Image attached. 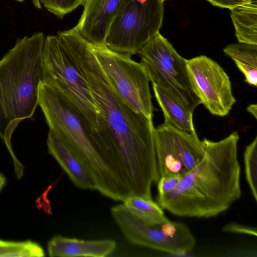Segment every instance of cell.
I'll return each mask as SVG.
<instances>
[{
	"label": "cell",
	"instance_id": "1",
	"mask_svg": "<svg viewBox=\"0 0 257 257\" xmlns=\"http://www.w3.org/2000/svg\"><path fill=\"white\" fill-rule=\"evenodd\" d=\"M97 112L93 136L99 154L130 194L152 198L159 173L153 119L136 112L117 96L85 41L72 46Z\"/></svg>",
	"mask_w": 257,
	"mask_h": 257
},
{
	"label": "cell",
	"instance_id": "2",
	"mask_svg": "<svg viewBox=\"0 0 257 257\" xmlns=\"http://www.w3.org/2000/svg\"><path fill=\"white\" fill-rule=\"evenodd\" d=\"M236 131L212 141L204 138L200 162L170 193L157 197L164 209L179 216L210 218L227 210L241 195Z\"/></svg>",
	"mask_w": 257,
	"mask_h": 257
},
{
	"label": "cell",
	"instance_id": "3",
	"mask_svg": "<svg viewBox=\"0 0 257 257\" xmlns=\"http://www.w3.org/2000/svg\"><path fill=\"white\" fill-rule=\"evenodd\" d=\"M45 38L38 32L18 39L0 59V137L17 171L24 167L13 152L12 137L21 121L33 116L38 105Z\"/></svg>",
	"mask_w": 257,
	"mask_h": 257
},
{
	"label": "cell",
	"instance_id": "4",
	"mask_svg": "<svg viewBox=\"0 0 257 257\" xmlns=\"http://www.w3.org/2000/svg\"><path fill=\"white\" fill-rule=\"evenodd\" d=\"M50 130L78 160L94 183L96 190L112 200L124 188L99 154L91 126L75 107L55 88L41 82L39 102Z\"/></svg>",
	"mask_w": 257,
	"mask_h": 257
},
{
	"label": "cell",
	"instance_id": "5",
	"mask_svg": "<svg viewBox=\"0 0 257 257\" xmlns=\"http://www.w3.org/2000/svg\"><path fill=\"white\" fill-rule=\"evenodd\" d=\"M41 78V82L55 88L69 100L95 131L97 117L96 106L65 31L46 37Z\"/></svg>",
	"mask_w": 257,
	"mask_h": 257
},
{
	"label": "cell",
	"instance_id": "6",
	"mask_svg": "<svg viewBox=\"0 0 257 257\" xmlns=\"http://www.w3.org/2000/svg\"><path fill=\"white\" fill-rule=\"evenodd\" d=\"M138 54L152 84L166 89L193 112L201 104L189 79L186 59L160 32L152 37Z\"/></svg>",
	"mask_w": 257,
	"mask_h": 257
},
{
	"label": "cell",
	"instance_id": "7",
	"mask_svg": "<svg viewBox=\"0 0 257 257\" xmlns=\"http://www.w3.org/2000/svg\"><path fill=\"white\" fill-rule=\"evenodd\" d=\"M92 48L120 99L134 111L153 119L150 80L141 64L133 60L131 55L117 52L106 45L92 46Z\"/></svg>",
	"mask_w": 257,
	"mask_h": 257
},
{
	"label": "cell",
	"instance_id": "8",
	"mask_svg": "<svg viewBox=\"0 0 257 257\" xmlns=\"http://www.w3.org/2000/svg\"><path fill=\"white\" fill-rule=\"evenodd\" d=\"M164 14L160 0H130L112 22L105 45L120 53L137 54L159 32Z\"/></svg>",
	"mask_w": 257,
	"mask_h": 257
},
{
	"label": "cell",
	"instance_id": "9",
	"mask_svg": "<svg viewBox=\"0 0 257 257\" xmlns=\"http://www.w3.org/2000/svg\"><path fill=\"white\" fill-rule=\"evenodd\" d=\"M111 214L131 243L167 253L191 251L195 238L185 223L169 220L155 224L145 223L123 204L113 206Z\"/></svg>",
	"mask_w": 257,
	"mask_h": 257
},
{
	"label": "cell",
	"instance_id": "10",
	"mask_svg": "<svg viewBox=\"0 0 257 257\" xmlns=\"http://www.w3.org/2000/svg\"><path fill=\"white\" fill-rule=\"evenodd\" d=\"M154 141L160 177L183 176L204 156L196 132L187 133L163 123L155 129Z\"/></svg>",
	"mask_w": 257,
	"mask_h": 257
},
{
	"label": "cell",
	"instance_id": "11",
	"mask_svg": "<svg viewBox=\"0 0 257 257\" xmlns=\"http://www.w3.org/2000/svg\"><path fill=\"white\" fill-rule=\"evenodd\" d=\"M186 67L192 88L201 104L213 115H227L236 100L224 69L205 55L186 59Z\"/></svg>",
	"mask_w": 257,
	"mask_h": 257
},
{
	"label": "cell",
	"instance_id": "12",
	"mask_svg": "<svg viewBox=\"0 0 257 257\" xmlns=\"http://www.w3.org/2000/svg\"><path fill=\"white\" fill-rule=\"evenodd\" d=\"M130 0H84L74 29L92 46L105 45L110 27Z\"/></svg>",
	"mask_w": 257,
	"mask_h": 257
},
{
	"label": "cell",
	"instance_id": "13",
	"mask_svg": "<svg viewBox=\"0 0 257 257\" xmlns=\"http://www.w3.org/2000/svg\"><path fill=\"white\" fill-rule=\"evenodd\" d=\"M116 243L112 239L83 240L54 235L47 243L51 257H104L112 253Z\"/></svg>",
	"mask_w": 257,
	"mask_h": 257
},
{
	"label": "cell",
	"instance_id": "14",
	"mask_svg": "<svg viewBox=\"0 0 257 257\" xmlns=\"http://www.w3.org/2000/svg\"><path fill=\"white\" fill-rule=\"evenodd\" d=\"M48 151L77 187L96 190L95 186L83 167L58 137L49 130L47 140Z\"/></svg>",
	"mask_w": 257,
	"mask_h": 257
},
{
	"label": "cell",
	"instance_id": "15",
	"mask_svg": "<svg viewBox=\"0 0 257 257\" xmlns=\"http://www.w3.org/2000/svg\"><path fill=\"white\" fill-rule=\"evenodd\" d=\"M152 84L156 99L164 116L163 123L187 133L195 132L193 112L166 89L156 84Z\"/></svg>",
	"mask_w": 257,
	"mask_h": 257
},
{
	"label": "cell",
	"instance_id": "16",
	"mask_svg": "<svg viewBox=\"0 0 257 257\" xmlns=\"http://www.w3.org/2000/svg\"><path fill=\"white\" fill-rule=\"evenodd\" d=\"M230 10L238 42L257 45V1H252Z\"/></svg>",
	"mask_w": 257,
	"mask_h": 257
},
{
	"label": "cell",
	"instance_id": "17",
	"mask_svg": "<svg viewBox=\"0 0 257 257\" xmlns=\"http://www.w3.org/2000/svg\"><path fill=\"white\" fill-rule=\"evenodd\" d=\"M225 55L230 58L244 76V81L257 86V45L238 42L223 48Z\"/></svg>",
	"mask_w": 257,
	"mask_h": 257
},
{
	"label": "cell",
	"instance_id": "18",
	"mask_svg": "<svg viewBox=\"0 0 257 257\" xmlns=\"http://www.w3.org/2000/svg\"><path fill=\"white\" fill-rule=\"evenodd\" d=\"M139 218L148 224H155L168 221L163 208L152 198L130 194L123 203Z\"/></svg>",
	"mask_w": 257,
	"mask_h": 257
},
{
	"label": "cell",
	"instance_id": "19",
	"mask_svg": "<svg viewBox=\"0 0 257 257\" xmlns=\"http://www.w3.org/2000/svg\"><path fill=\"white\" fill-rule=\"evenodd\" d=\"M45 255L43 247L35 241L0 239V257H43Z\"/></svg>",
	"mask_w": 257,
	"mask_h": 257
},
{
	"label": "cell",
	"instance_id": "20",
	"mask_svg": "<svg viewBox=\"0 0 257 257\" xmlns=\"http://www.w3.org/2000/svg\"><path fill=\"white\" fill-rule=\"evenodd\" d=\"M245 179L255 201H257V137L246 146L243 153Z\"/></svg>",
	"mask_w": 257,
	"mask_h": 257
},
{
	"label": "cell",
	"instance_id": "21",
	"mask_svg": "<svg viewBox=\"0 0 257 257\" xmlns=\"http://www.w3.org/2000/svg\"><path fill=\"white\" fill-rule=\"evenodd\" d=\"M47 11L59 19L64 17L77 7L83 5L84 0H39Z\"/></svg>",
	"mask_w": 257,
	"mask_h": 257
},
{
	"label": "cell",
	"instance_id": "22",
	"mask_svg": "<svg viewBox=\"0 0 257 257\" xmlns=\"http://www.w3.org/2000/svg\"><path fill=\"white\" fill-rule=\"evenodd\" d=\"M181 177L180 175L160 177L157 184L158 188L157 197L163 196L174 190L180 181Z\"/></svg>",
	"mask_w": 257,
	"mask_h": 257
},
{
	"label": "cell",
	"instance_id": "23",
	"mask_svg": "<svg viewBox=\"0 0 257 257\" xmlns=\"http://www.w3.org/2000/svg\"><path fill=\"white\" fill-rule=\"evenodd\" d=\"M223 231L228 233H239L256 236V228L242 225L237 222H231L225 225L222 228Z\"/></svg>",
	"mask_w": 257,
	"mask_h": 257
},
{
	"label": "cell",
	"instance_id": "24",
	"mask_svg": "<svg viewBox=\"0 0 257 257\" xmlns=\"http://www.w3.org/2000/svg\"><path fill=\"white\" fill-rule=\"evenodd\" d=\"M213 6L231 10L253 0H207Z\"/></svg>",
	"mask_w": 257,
	"mask_h": 257
},
{
	"label": "cell",
	"instance_id": "25",
	"mask_svg": "<svg viewBox=\"0 0 257 257\" xmlns=\"http://www.w3.org/2000/svg\"><path fill=\"white\" fill-rule=\"evenodd\" d=\"M246 110L250 114L253 115L254 117L257 118V105L256 104H251L247 106Z\"/></svg>",
	"mask_w": 257,
	"mask_h": 257
},
{
	"label": "cell",
	"instance_id": "26",
	"mask_svg": "<svg viewBox=\"0 0 257 257\" xmlns=\"http://www.w3.org/2000/svg\"><path fill=\"white\" fill-rule=\"evenodd\" d=\"M7 183V180L5 176L0 173V192L2 191L4 187Z\"/></svg>",
	"mask_w": 257,
	"mask_h": 257
},
{
	"label": "cell",
	"instance_id": "27",
	"mask_svg": "<svg viewBox=\"0 0 257 257\" xmlns=\"http://www.w3.org/2000/svg\"><path fill=\"white\" fill-rule=\"evenodd\" d=\"M19 2H22L24 0H16ZM33 3L35 7L38 9H41V5L39 0H33Z\"/></svg>",
	"mask_w": 257,
	"mask_h": 257
},
{
	"label": "cell",
	"instance_id": "28",
	"mask_svg": "<svg viewBox=\"0 0 257 257\" xmlns=\"http://www.w3.org/2000/svg\"><path fill=\"white\" fill-rule=\"evenodd\" d=\"M160 1H162V2H164L166 0H160Z\"/></svg>",
	"mask_w": 257,
	"mask_h": 257
},
{
	"label": "cell",
	"instance_id": "29",
	"mask_svg": "<svg viewBox=\"0 0 257 257\" xmlns=\"http://www.w3.org/2000/svg\"><path fill=\"white\" fill-rule=\"evenodd\" d=\"M253 1H257V0H253Z\"/></svg>",
	"mask_w": 257,
	"mask_h": 257
}]
</instances>
